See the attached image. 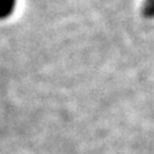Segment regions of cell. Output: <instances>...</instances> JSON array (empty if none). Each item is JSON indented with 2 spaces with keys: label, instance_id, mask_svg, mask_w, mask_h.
I'll return each instance as SVG.
<instances>
[{
  "label": "cell",
  "instance_id": "cell-1",
  "mask_svg": "<svg viewBox=\"0 0 154 154\" xmlns=\"http://www.w3.org/2000/svg\"><path fill=\"white\" fill-rule=\"evenodd\" d=\"M16 8V0H0V20L11 16Z\"/></svg>",
  "mask_w": 154,
  "mask_h": 154
}]
</instances>
